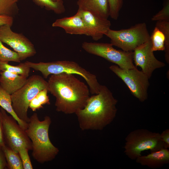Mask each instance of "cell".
Wrapping results in <instances>:
<instances>
[{
  "mask_svg": "<svg viewBox=\"0 0 169 169\" xmlns=\"http://www.w3.org/2000/svg\"><path fill=\"white\" fill-rule=\"evenodd\" d=\"M28 77L6 71H0V85L8 94L11 95L26 83Z\"/></svg>",
  "mask_w": 169,
  "mask_h": 169,
  "instance_id": "2e32d148",
  "label": "cell"
},
{
  "mask_svg": "<svg viewBox=\"0 0 169 169\" xmlns=\"http://www.w3.org/2000/svg\"><path fill=\"white\" fill-rule=\"evenodd\" d=\"M124 152L130 159L136 160L142 152H151L164 148L160 134L144 129H137L129 133L125 139Z\"/></svg>",
  "mask_w": 169,
  "mask_h": 169,
  "instance_id": "8992f818",
  "label": "cell"
},
{
  "mask_svg": "<svg viewBox=\"0 0 169 169\" xmlns=\"http://www.w3.org/2000/svg\"><path fill=\"white\" fill-rule=\"evenodd\" d=\"M8 24L0 26V40L11 47L18 54L20 61L33 56L36 53L34 45L21 33H16Z\"/></svg>",
  "mask_w": 169,
  "mask_h": 169,
  "instance_id": "8fae6325",
  "label": "cell"
},
{
  "mask_svg": "<svg viewBox=\"0 0 169 169\" xmlns=\"http://www.w3.org/2000/svg\"><path fill=\"white\" fill-rule=\"evenodd\" d=\"M8 63L0 61V71H6L27 77L28 76L30 68L24 63H20L16 66L11 65Z\"/></svg>",
  "mask_w": 169,
  "mask_h": 169,
  "instance_id": "44dd1931",
  "label": "cell"
},
{
  "mask_svg": "<svg viewBox=\"0 0 169 169\" xmlns=\"http://www.w3.org/2000/svg\"><path fill=\"white\" fill-rule=\"evenodd\" d=\"M161 139L162 141L164 148L168 149L169 148V130L166 129L164 130L160 134Z\"/></svg>",
  "mask_w": 169,
  "mask_h": 169,
  "instance_id": "f546056e",
  "label": "cell"
},
{
  "mask_svg": "<svg viewBox=\"0 0 169 169\" xmlns=\"http://www.w3.org/2000/svg\"><path fill=\"white\" fill-rule=\"evenodd\" d=\"M0 106L13 116L23 129L26 130L28 123L21 120L17 117L12 108L11 95L7 92L0 85Z\"/></svg>",
  "mask_w": 169,
  "mask_h": 169,
  "instance_id": "ac0fdd59",
  "label": "cell"
},
{
  "mask_svg": "<svg viewBox=\"0 0 169 169\" xmlns=\"http://www.w3.org/2000/svg\"><path fill=\"white\" fill-rule=\"evenodd\" d=\"M109 69L124 82L132 94L140 101L143 102L147 99L149 79L141 70L136 67L123 69L116 65L110 66Z\"/></svg>",
  "mask_w": 169,
  "mask_h": 169,
  "instance_id": "9c48e42d",
  "label": "cell"
},
{
  "mask_svg": "<svg viewBox=\"0 0 169 169\" xmlns=\"http://www.w3.org/2000/svg\"><path fill=\"white\" fill-rule=\"evenodd\" d=\"M13 18L12 17L0 15V26L8 24L12 26L13 24Z\"/></svg>",
  "mask_w": 169,
  "mask_h": 169,
  "instance_id": "4dcf8cb0",
  "label": "cell"
},
{
  "mask_svg": "<svg viewBox=\"0 0 169 169\" xmlns=\"http://www.w3.org/2000/svg\"><path fill=\"white\" fill-rule=\"evenodd\" d=\"M77 12L81 16L87 29L88 36L93 40L101 39L110 29L111 23L108 19L87 10L78 8Z\"/></svg>",
  "mask_w": 169,
  "mask_h": 169,
  "instance_id": "4fadbf2b",
  "label": "cell"
},
{
  "mask_svg": "<svg viewBox=\"0 0 169 169\" xmlns=\"http://www.w3.org/2000/svg\"><path fill=\"white\" fill-rule=\"evenodd\" d=\"M24 63L30 68L40 71L45 78L50 75L62 73L78 75L85 80L91 94H97L100 91L101 85L96 76L75 62L64 60L36 63L26 61Z\"/></svg>",
  "mask_w": 169,
  "mask_h": 169,
  "instance_id": "277c9868",
  "label": "cell"
},
{
  "mask_svg": "<svg viewBox=\"0 0 169 169\" xmlns=\"http://www.w3.org/2000/svg\"><path fill=\"white\" fill-rule=\"evenodd\" d=\"M47 88L40 90L30 102L29 108L33 111L43 108V105L50 104Z\"/></svg>",
  "mask_w": 169,
  "mask_h": 169,
  "instance_id": "7402d4cb",
  "label": "cell"
},
{
  "mask_svg": "<svg viewBox=\"0 0 169 169\" xmlns=\"http://www.w3.org/2000/svg\"><path fill=\"white\" fill-rule=\"evenodd\" d=\"M33 2L40 8L52 11L57 14H61L65 11L63 0L54 2L52 0H33Z\"/></svg>",
  "mask_w": 169,
  "mask_h": 169,
  "instance_id": "ffe728a7",
  "label": "cell"
},
{
  "mask_svg": "<svg viewBox=\"0 0 169 169\" xmlns=\"http://www.w3.org/2000/svg\"><path fill=\"white\" fill-rule=\"evenodd\" d=\"M82 47L87 53L102 57L122 69H129L136 67L133 63V52L116 49L111 43L84 42Z\"/></svg>",
  "mask_w": 169,
  "mask_h": 169,
  "instance_id": "ba28073f",
  "label": "cell"
},
{
  "mask_svg": "<svg viewBox=\"0 0 169 169\" xmlns=\"http://www.w3.org/2000/svg\"><path fill=\"white\" fill-rule=\"evenodd\" d=\"M150 39L136 48L133 51V59L136 66H139L141 71L150 79L157 69L164 67L165 64L155 56Z\"/></svg>",
  "mask_w": 169,
  "mask_h": 169,
  "instance_id": "7c38bea8",
  "label": "cell"
},
{
  "mask_svg": "<svg viewBox=\"0 0 169 169\" xmlns=\"http://www.w3.org/2000/svg\"><path fill=\"white\" fill-rule=\"evenodd\" d=\"M150 39L153 52L157 51H164L165 37L163 33L158 28L155 26L150 36Z\"/></svg>",
  "mask_w": 169,
  "mask_h": 169,
  "instance_id": "cb8c5ba5",
  "label": "cell"
},
{
  "mask_svg": "<svg viewBox=\"0 0 169 169\" xmlns=\"http://www.w3.org/2000/svg\"><path fill=\"white\" fill-rule=\"evenodd\" d=\"M118 100L105 85L99 93L90 96L84 107L75 114L82 130H101L115 118Z\"/></svg>",
  "mask_w": 169,
  "mask_h": 169,
  "instance_id": "7a4b0ae2",
  "label": "cell"
},
{
  "mask_svg": "<svg viewBox=\"0 0 169 169\" xmlns=\"http://www.w3.org/2000/svg\"><path fill=\"white\" fill-rule=\"evenodd\" d=\"M152 21H169V0H166L162 8L151 18Z\"/></svg>",
  "mask_w": 169,
  "mask_h": 169,
  "instance_id": "83f0119b",
  "label": "cell"
},
{
  "mask_svg": "<svg viewBox=\"0 0 169 169\" xmlns=\"http://www.w3.org/2000/svg\"><path fill=\"white\" fill-rule=\"evenodd\" d=\"M48 82L42 76L33 75L27 78L25 84L11 95L13 109L17 117L28 123V110L30 102L41 90L48 89Z\"/></svg>",
  "mask_w": 169,
  "mask_h": 169,
  "instance_id": "5b68a950",
  "label": "cell"
},
{
  "mask_svg": "<svg viewBox=\"0 0 169 169\" xmlns=\"http://www.w3.org/2000/svg\"><path fill=\"white\" fill-rule=\"evenodd\" d=\"M50 118L46 116L39 120L38 114L33 113L29 118L25 131L32 144V155L38 162L43 163L53 160L59 153V149L51 141L49 135Z\"/></svg>",
  "mask_w": 169,
  "mask_h": 169,
  "instance_id": "3957f363",
  "label": "cell"
},
{
  "mask_svg": "<svg viewBox=\"0 0 169 169\" xmlns=\"http://www.w3.org/2000/svg\"><path fill=\"white\" fill-rule=\"evenodd\" d=\"M78 8L95 13L108 19L110 16L108 0H78Z\"/></svg>",
  "mask_w": 169,
  "mask_h": 169,
  "instance_id": "e0dca14e",
  "label": "cell"
},
{
  "mask_svg": "<svg viewBox=\"0 0 169 169\" xmlns=\"http://www.w3.org/2000/svg\"><path fill=\"white\" fill-rule=\"evenodd\" d=\"M29 149L23 147L21 148L18 153L21 159L23 169H33V168L28 154Z\"/></svg>",
  "mask_w": 169,
  "mask_h": 169,
  "instance_id": "f1b7e54d",
  "label": "cell"
},
{
  "mask_svg": "<svg viewBox=\"0 0 169 169\" xmlns=\"http://www.w3.org/2000/svg\"><path fill=\"white\" fill-rule=\"evenodd\" d=\"M135 160L142 166L152 169L160 168L169 163V151L168 149L163 148L147 155L140 156Z\"/></svg>",
  "mask_w": 169,
  "mask_h": 169,
  "instance_id": "9a60e30c",
  "label": "cell"
},
{
  "mask_svg": "<svg viewBox=\"0 0 169 169\" xmlns=\"http://www.w3.org/2000/svg\"><path fill=\"white\" fill-rule=\"evenodd\" d=\"M2 43L0 40V61L20 62L21 61L18 53L5 47Z\"/></svg>",
  "mask_w": 169,
  "mask_h": 169,
  "instance_id": "d4e9b609",
  "label": "cell"
},
{
  "mask_svg": "<svg viewBox=\"0 0 169 169\" xmlns=\"http://www.w3.org/2000/svg\"><path fill=\"white\" fill-rule=\"evenodd\" d=\"M0 110L2 115L3 133L6 145L18 153L23 147L32 150V142L25 130L4 109L1 107Z\"/></svg>",
  "mask_w": 169,
  "mask_h": 169,
  "instance_id": "30bf717a",
  "label": "cell"
},
{
  "mask_svg": "<svg viewBox=\"0 0 169 169\" xmlns=\"http://www.w3.org/2000/svg\"><path fill=\"white\" fill-rule=\"evenodd\" d=\"M155 26L160 30L164 34L165 57L167 63H169V21H156Z\"/></svg>",
  "mask_w": 169,
  "mask_h": 169,
  "instance_id": "484cf974",
  "label": "cell"
},
{
  "mask_svg": "<svg viewBox=\"0 0 169 169\" xmlns=\"http://www.w3.org/2000/svg\"><path fill=\"white\" fill-rule=\"evenodd\" d=\"M9 169H23L22 162L18 153L10 148L6 145L2 146Z\"/></svg>",
  "mask_w": 169,
  "mask_h": 169,
  "instance_id": "d6986e66",
  "label": "cell"
},
{
  "mask_svg": "<svg viewBox=\"0 0 169 169\" xmlns=\"http://www.w3.org/2000/svg\"><path fill=\"white\" fill-rule=\"evenodd\" d=\"M110 16L114 20H117L123 5V0H108Z\"/></svg>",
  "mask_w": 169,
  "mask_h": 169,
  "instance_id": "4316f807",
  "label": "cell"
},
{
  "mask_svg": "<svg viewBox=\"0 0 169 169\" xmlns=\"http://www.w3.org/2000/svg\"><path fill=\"white\" fill-rule=\"evenodd\" d=\"M52 0L54 2H57V1H60L61 0Z\"/></svg>",
  "mask_w": 169,
  "mask_h": 169,
  "instance_id": "836d02e7",
  "label": "cell"
},
{
  "mask_svg": "<svg viewBox=\"0 0 169 169\" xmlns=\"http://www.w3.org/2000/svg\"><path fill=\"white\" fill-rule=\"evenodd\" d=\"M7 163L4 153L0 145V169H4L7 167Z\"/></svg>",
  "mask_w": 169,
  "mask_h": 169,
  "instance_id": "1f68e13d",
  "label": "cell"
},
{
  "mask_svg": "<svg viewBox=\"0 0 169 169\" xmlns=\"http://www.w3.org/2000/svg\"><path fill=\"white\" fill-rule=\"evenodd\" d=\"M47 82L48 92L55 98V106L58 112L75 113L84 107L90 97L88 86L74 74H52Z\"/></svg>",
  "mask_w": 169,
  "mask_h": 169,
  "instance_id": "6da1fadb",
  "label": "cell"
},
{
  "mask_svg": "<svg viewBox=\"0 0 169 169\" xmlns=\"http://www.w3.org/2000/svg\"><path fill=\"white\" fill-rule=\"evenodd\" d=\"M113 46L126 52H133L138 47L150 40V35L145 23H137L129 28L109 29L105 35Z\"/></svg>",
  "mask_w": 169,
  "mask_h": 169,
  "instance_id": "52a82bcc",
  "label": "cell"
},
{
  "mask_svg": "<svg viewBox=\"0 0 169 169\" xmlns=\"http://www.w3.org/2000/svg\"><path fill=\"white\" fill-rule=\"evenodd\" d=\"M5 145L3 133L2 115L0 110V145L2 146Z\"/></svg>",
  "mask_w": 169,
  "mask_h": 169,
  "instance_id": "d6a6232c",
  "label": "cell"
},
{
  "mask_svg": "<svg viewBox=\"0 0 169 169\" xmlns=\"http://www.w3.org/2000/svg\"><path fill=\"white\" fill-rule=\"evenodd\" d=\"M19 0H0V15L13 18L18 13Z\"/></svg>",
  "mask_w": 169,
  "mask_h": 169,
  "instance_id": "603a6c76",
  "label": "cell"
},
{
  "mask_svg": "<svg viewBox=\"0 0 169 169\" xmlns=\"http://www.w3.org/2000/svg\"><path fill=\"white\" fill-rule=\"evenodd\" d=\"M52 26L61 28L68 34L88 36L87 29L78 12L74 16L56 19Z\"/></svg>",
  "mask_w": 169,
  "mask_h": 169,
  "instance_id": "5bb4252c",
  "label": "cell"
}]
</instances>
